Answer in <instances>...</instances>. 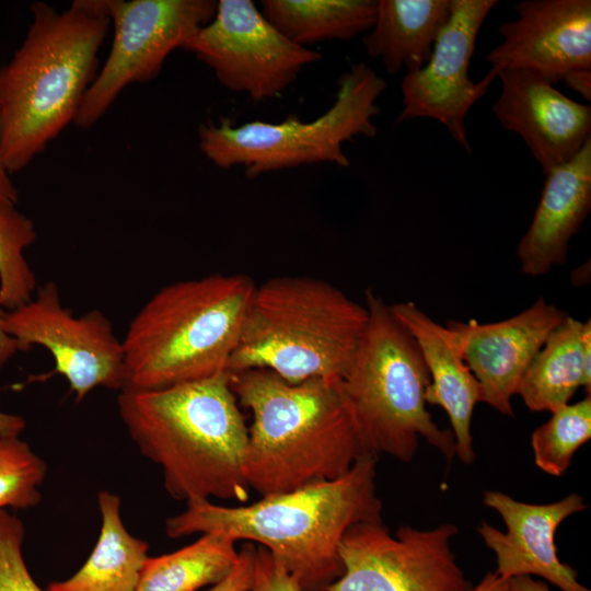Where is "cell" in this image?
I'll use <instances>...</instances> for the list:
<instances>
[{
    "mask_svg": "<svg viewBox=\"0 0 591 591\" xmlns=\"http://www.w3.org/2000/svg\"><path fill=\"white\" fill-rule=\"evenodd\" d=\"M235 541L218 533L201 534L175 552L148 557L135 591H197L223 580L234 567Z\"/></svg>",
    "mask_w": 591,
    "mask_h": 591,
    "instance_id": "cb8c5ba5",
    "label": "cell"
},
{
    "mask_svg": "<svg viewBox=\"0 0 591 591\" xmlns=\"http://www.w3.org/2000/svg\"><path fill=\"white\" fill-rule=\"evenodd\" d=\"M0 199V308L14 310L27 303L37 290L36 277L24 251L36 237L32 219Z\"/></svg>",
    "mask_w": 591,
    "mask_h": 591,
    "instance_id": "d4e9b609",
    "label": "cell"
},
{
    "mask_svg": "<svg viewBox=\"0 0 591 591\" xmlns=\"http://www.w3.org/2000/svg\"><path fill=\"white\" fill-rule=\"evenodd\" d=\"M4 310L0 308V371L8 361L19 351L15 340L2 327Z\"/></svg>",
    "mask_w": 591,
    "mask_h": 591,
    "instance_id": "d6a6232c",
    "label": "cell"
},
{
    "mask_svg": "<svg viewBox=\"0 0 591 591\" xmlns=\"http://www.w3.org/2000/svg\"><path fill=\"white\" fill-rule=\"evenodd\" d=\"M25 427L22 416L0 412V437H20Z\"/></svg>",
    "mask_w": 591,
    "mask_h": 591,
    "instance_id": "4dcf8cb0",
    "label": "cell"
},
{
    "mask_svg": "<svg viewBox=\"0 0 591 591\" xmlns=\"http://www.w3.org/2000/svg\"><path fill=\"white\" fill-rule=\"evenodd\" d=\"M514 10L518 18L498 27L503 40L486 56L490 71L528 70L553 85L591 71L590 0H524Z\"/></svg>",
    "mask_w": 591,
    "mask_h": 591,
    "instance_id": "5bb4252c",
    "label": "cell"
},
{
    "mask_svg": "<svg viewBox=\"0 0 591 591\" xmlns=\"http://www.w3.org/2000/svg\"><path fill=\"white\" fill-rule=\"evenodd\" d=\"M2 327L19 351L37 345L50 352L54 373L67 380L76 402L99 386L118 391L125 386L123 339L109 318L99 310L74 316L62 306L54 281L38 287L27 303L5 311Z\"/></svg>",
    "mask_w": 591,
    "mask_h": 591,
    "instance_id": "7c38bea8",
    "label": "cell"
},
{
    "mask_svg": "<svg viewBox=\"0 0 591 591\" xmlns=\"http://www.w3.org/2000/svg\"><path fill=\"white\" fill-rule=\"evenodd\" d=\"M228 90L254 102L279 96L322 55L289 40L251 0H220L213 18L186 43Z\"/></svg>",
    "mask_w": 591,
    "mask_h": 591,
    "instance_id": "8fae6325",
    "label": "cell"
},
{
    "mask_svg": "<svg viewBox=\"0 0 591 591\" xmlns=\"http://www.w3.org/2000/svg\"><path fill=\"white\" fill-rule=\"evenodd\" d=\"M24 536L23 522L5 509L0 510V591H44L25 564Z\"/></svg>",
    "mask_w": 591,
    "mask_h": 591,
    "instance_id": "83f0119b",
    "label": "cell"
},
{
    "mask_svg": "<svg viewBox=\"0 0 591 591\" xmlns=\"http://www.w3.org/2000/svg\"><path fill=\"white\" fill-rule=\"evenodd\" d=\"M497 0H451L448 22L439 34L429 61L406 72L402 80V112L397 121L432 118L468 153L471 146L465 117L484 96L497 74L493 71L480 81L468 77L478 32Z\"/></svg>",
    "mask_w": 591,
    "mask_h": 591,
    "instance_id": "4fadbf2b",
    "label": "cell"
},
{
    "mask_svg": "<svg viewBox=\"0 0 591 591\" xmlns=\"http://www.w3.org/2000/svg\"><path fill=\"white\" fill-rule=\"evenodd\" d=\"M264 16L300 46L325 40H349L369 32L378 0H263Z\"/></svg>",
    "mask_w": 591,
    "mask_h": 591,
    "instance_id": "603a6c76",
    "label": "cell"
},
{
    "mask_svg": "<svg viewBox=\"0 0 591 591\" xmlns=\"http://www.w3.org/2000/svg\"><path fill=\"white\" fill-rule=\"evenodd\" d=\"M453 523L428 530L360 522L345 533L343 575L318 591H468L472 587L451 548Z\"/></svg>",
    "mask_w": 591,
    "mask_h": 591,
    "instance_id": "30bf717a",
    "label": "cell"
},
{
    "mask_svg": "<svg viewBox=\"0 0 591 591\" xmlns=\"http://www.w3.org/2000/svg\"><path fill=\"white\" fill-rule=\"evenodd\" d=\"M493 112L525 142L544 175L569 162L591 139V106L578 103L528 70H503Z\"/></svg>",
    "mask_w": 591,
    "mask_h": 591,
    "instance_id": "e0dca14e",
    "label": "cell"
},
{
    "mask_svg": "<svg viewBox=\"0 0 591 591\" xmlns=\"http://www.w3.org/2000/svg\"><path fill=\"white\" fill-rule=\"evenodd\" d=\"M591 321L570 315L556 326L534 356L517 394L531 412H549L569 404L583 387L591 395Z\"/></svg>",
    "mask_w": 591,
    "mask_h": 591,
    "instance_id": "ffe728a7",
    "label": "cell"
},
{
    "mask_svg": "<svg viewBox=\"0 0 591 591\" xmlns=\"http://www.w3.org/2000/svg\"><path fill=\"white\" fill-rule=\"evenodd\" d=\"M46 462L20 437H0V510H25L42 501Z\"/></svg>",
    "mask_w": 591,
    "mask_h": 591,
    "instance_id": "4316f807",
    "label": "cell"
},
{
    "mask_svg": "<svg viewBox=\"0 0 591 591\" xmlns=\"http://www.w3.org/2000/svg\"><path fill=\"white\" fill-rule=\"evenodd\" d=\"M531 224L517 246L523 274L538 277L567 260L569 243L591 209V139L546 175Z\"/></svg>",
    "mask_w": 591,
    "mask_h": 591,
    "instance_id": "d6986e66",
    "label": "cell"
},
{
    "mask_svg": "<svg viewBox=\"0 0 591 591\" xmlns=\"http://www.w3.org/2000/svg\"><path fill=\"white\" fill-rule=\"evenodd\" d=\"M256 549V544L243 542L231 572L207 591H248L254 579Z\"/></svg>",
    "mask_w": 591,
    "mask_h": 591,
    "instance_id": "f546056e",
    "label": "cell"
},
{
    "mask_svg": "<svg viewBox=\"0 0 591 591\" xmlns=\"http://www.w3.org/2000/svg\"><path fill=\"white\" fill-rule=\"evenodd\" d=\"M228 374L253 417L246 476L260 497L335 479L368 453L341 379L290 383L265 369Z\"/></svg>",
    "mask_w": 591,
    "mask_h": 591,
    "instance_id": "277c9868",
    "label": "cell"
},
{
    "mask_svg": "<svg viewBox=\"0 0 591 591\" xmlns=\"http://www.w3.org/2000/svg\"><path fill=\"white\" fill-rule=\"evenodd\" d=\"M119 417L175 500L250 496L248 428L229 374L155 390H121Z\"/></svg>",
    "mask_w": 591,
    "mask_h": 591,
    "instance_id": "7a4b0ae2",
    "label": "cell"
},
{
    "mask_svg": "<svg viewBox=\"0 0 591 591\" xmlns=\"http://www.w3.org/2000/svg\"><path fill=\"white\" fill-rule=\"evenodd\" d=\"M508 591H551L548 586L532 576H517L508 579Z\"/></svg>",
    "mask_w": 591,
    "mask_h": 591,
    "instance_id": "836d02e7",
    "label": "cell"
},
{
    "mask_svg": "<svg viewBox=\"0 0 591 591\" xmlns=\"http://www.w3.org/2000/svg\"><path fill=\"white\" fill-rule=\"evenodd\" d=\"M31 12L25 38L0 68V158L9 174L73 123L111 25L106 0H76L63 11L35 2Z\"/></svg>",
    "mask_w": 591,
    "mask_h": 591,
    "instance_id": "3957f363",
    "label": "cell"
},
{
    "mask_svg": "<svg viewBox=\"0 0 591 591\" xmlns=\"http://www.w3.org/2000/svg\"><path fill=\"white\" fill-rule=\"evenodd\" d=\"M106 4L113 43L73 120L83 129L93 126L127 85L155 78L167 56L184 49L217 9L212 0H106Z\"/></svg>",
    "mask_w": 591,
    "mask_h": 591,
    "instance_id": "9c48e42d",
    "label": "cell"
},
{
    "mask_svg": "<svg viewBox=\"0 0 591 591\" xmlns=\"http://www.w3.org/2000/svg\"><path fill=\"white\" fill-rule=\"evenodd\" d=\"M451 0H378L372 28L363 36L367 54L395 74L422 68L449 20Z\"/></svg>",
    "mask_w": 591,
    "mask_h": 591,
    "instance_id": "44dd1931",
    "label": "cell"
},
{
    "mask_svg": "<svg viewBox=\"0 0 591 591\" xmlns=\"http://www.w3.org/2000/svg\"><path fill=\"white\" fill-rule=\"evenodd\" d=\"M394 317L416 340L427 366L430 383L426 402L448 415L454 437L455 456L466 465L475 461L472 419L482 402L480 386L463 359L455 334L428 316L414 302L390 305Z\"/></svg>",
    "mask_w": 591,
    "mask_h": 591,
    "instance_id": "ac0fdd59",
    "label": "cell"
},
{
    "mask_svg": "<svg viewBox=\"0 0 591 591\" xmlns=\"http://www.w3.org/2000/svg\"><path fill=\"white\" fill-rule=\"evenodd\" d=\"M97 505L101 529L93 551L74 575L49 583L46 591H135L149 545L125 528L119 496L102 490Z\"/></svg>",
    "mask_w": 591,
    "mask_h": 591,
    "instance_id": "7402d4cb",
    "label": "cell"
},
{
    "mask_svg": "<svg viewBox=\"0 0 591 591\" xmlns=\"http://www.w3.org/2000/svg\"><path fill=\"white\" fill-rule=\"evenodd\" d=\"M567 313L541 296L528 309L503 321H448L462 356L476 378L482 402L513 417L511 399L521 378L551 332Z\"/></svg>",
    "mask_w": 591,
    "mask_h": 591,
    "instance_id": "9a60e30c",
    "label": "cell"
},
{
    "mask_svg": "<svg viewBox=\"0 0 591 591\" xmlns=\"http://www.w3.org/2000/svg\"><path fill=\"white\" fill-rule=\"evenodd\" d=\"M256 283L211 274L158 290L123 339L125 386L155 390L228 373Z\"/></svg>",
    "mask_w": 591,
    "mask_h": 591,
    "instance_id": "5b68a950",
    "label": "cell"
},
{
    "mask_svg": "<svg viewBox=\"0 0 591 591\" xmlns=\"http://www.w3.org/2000/svg\"><path fill=\"white\" fill-rule=\"evenodd\" d=\"M366 306L368 324L341 379L366 451L408 463L422 438L451 463L454 437L427 409L430 376L416 340L371 289Z\"/></svg>",
    "mask_w": 591,
    "mask_h": 591,
    "instance_id": "52a82bcc",
    "label": "cell"
},
{
    "mask_svg": "<svg viewBox=\"0 0 591 591\" xmlns=\"http://www.w3.org/2000/svg\"><path fill=\"white\" fill-rule=\"evenodd\" d=\"M468 591H508V580L501 578L497 572L488 571L480 581L471 587Z\"/></svg>",
    "mask_w": 591,
    "mask_h": 591,
    "instance_id": "e575fe53",
    "label": "cell"
},
{
    "mask_svg": "<svg viewBox=\"0 0 591 591\" xmlns=\"http://www.w3.org/2000/svg\"><path fill=\"white\" fill-rule=\"evenodd\" d=\"M333 105L321 116L302 121L287 116L280 123L253 120L236 125L220 117L199 125V149L221 169L243 166L254 179L262 174L300 165L333 163L350 165L343 143L362 135L375 137L373 118L386 82L363 62L354 63L337 82Z\"/></svg>",
    "mask_w": 591,
    "mask_h": 591,
    "instance_id": "ba28073f",
    "label": "cell"
},
{
    "mask_svg": "<svg viewBox=\"0 0 591 591\" xmlns=\"http://www.w3.org/2000/svg\"><path fill=\"white\" fill-rule=\"evenodd\" d=\"M591 439V396L552 413L531 436L535 465L560 477L571 465L576 451Z\"/></svg>",
    "mask_w": 591,
    "mask_h": 591,
    "instance_id": "484cf974",
    "label": "cell"
},
{
    "mask_svg": "<svg viewBox=\"0 0 591 591\" xmlns=\"http://www.w3.org/2000/svg\"><path fill=\"white\" fill-rule=\"evenodd\" d=\"M368 310L328 281L279 276L255 287L228 373L265 369L290 383L343 379Z\"/></svg>",
    "mask_w": 591,
    "mask_h": 591,
    "instance_id": "8992f818",
    "label": "cell"
},
{
    "mask_svg": "<svg viewBox=\"0 0 591 591\" xmlns=\"http://www.w3.org/2000/svg\"><path fill=\"white\" fill-rule=\"evenodd\" d=\"M0 199L11 201L13 204L19 202V192L11 181L10 174L5 170L0 158Z\"/></svg>",
    "mask_w": 591,
    "mask_h": 591,
    "instance_id": "d590c367",
    "label": "cell"
},
{
    "mask_svg": "<svg viewBox=\"0 0 591 591\" xmlns=\"http://www.w3.org/2000/svg\"><path fill=\"white\" fill-rule=\"evenodd\" d=\"M248 591H303L283 564L268 549L257 546L255 570Z\"/></svg>",
    "mask_w": 591,
    "mask_h": 591,
    "instance_id": "f1b7e54d",
    "label": "cell"
},
{
    "mask_svg": "<svg viewBox=\"0 0 591 591\" xmlns=\"http://www.w3.org/2000/svg\"><path fill=\"white\" fill-rule=\"evenodd\" d=\"M378 455H361L344 475L260 497L251 505L186 502L165 521L171 538L218 533L258 543L278 558L303 591H318L344 572L339 545L360 522H382L376 494Z\"/></svg>",
    "mask_w": 591,
    "mask_h": 591,
    "instance_id": "6da1fadb",
    "label": "cell"
},
{
    "mask_svg": "<svg viewBox=\"0 0 591 591\" xmlns=\"http://www.w3.org/2000/svg\"><path fill=\"white\" fill-rule=\"evenodd\" d=\"M486 507L505 522L506 532L483 521L477 533L496 556V572L508 580L517 576L544 578L561 591H590L578 572L557 556L555 533L568 517L588 508L584 498L570 494L551 503H528L498 491L486 490Z\"/></svg>",
    "mask_w": 591,
    "mask_h": 591,
    "instance_id": "2e32d148",
    "label": "cell"
},
{
    "mask_svg": "<svg viewBox=\"0 0 591 591\" xmlns=\"http://www.w3.org/2000/svg\"><path fill=\"white\" fill-rule=\"evenodd\" d=\"M564 82L587 101L591 100V71H580L568 76Z\"/></svg>",
    "mask_w": 591,
    "mask_h": 591,
    "instance_id": "1f68e13d",
    "label": "cell"
}]
</instances>
